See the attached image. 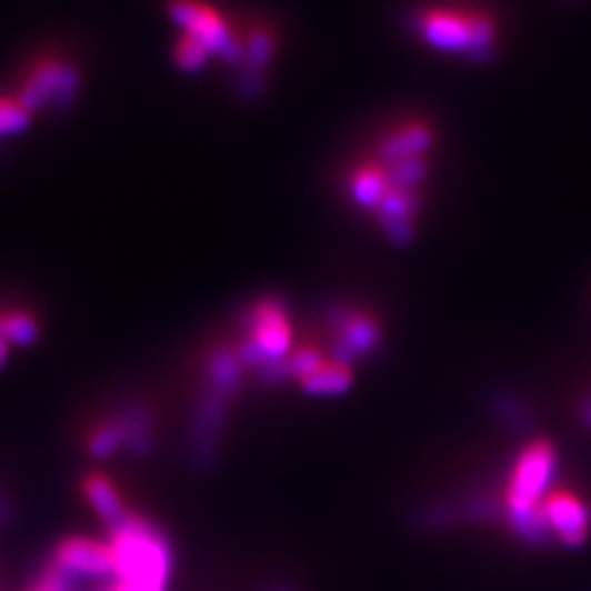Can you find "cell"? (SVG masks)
<instances>
[{
  "label": "cell",
  "mask_w": 591,
  "mask_h": 591,
  "mask_svg": "<svg viewBox=\"0 0 591 591\" xmlns=\"http://www.w3.org/2000/svg\"><path fill=\"white\" fill-rule=\"evenodd\" d=\"M412 27L430 51L480 67L498 58L504 38L502 22L489 7L462 0L421 7Z\"/></svg>",
  "instance_id": "cell-1"
},
{
  "label": "cell",
  "mask_w": 591,
  "mask_h": 591,
  "mask_svg": "<svg viewBox=\"0 0 591 591\" xmlns=\"http://www.w3.org/2000/svg\"><path fill=\"white\" fill-rule=\"evenodd\" d=\"M114 585L110 591H167L173 554L167 537L148 519L128 515L110 528Z\"/></svg>",
  "instance_id": "cell-2"
},
{
  "label": "cell",
  "mask_w": 591,
  "mask_h": 591,
  "mask_svg": "<svg viewBox=\"0 0 591 591\" xmlns=\"http://www.w3.org/2000/svg\"><path fill=\"white\" fill-rule=\"evenodd\" d=\"M248 340L237 355L248 369L266 370L292 355V324L279 300H259L248 313Z\"/></svg>",
  "instance_id": "cell-3"
},
{
  "label": "cell",
  "mask_w": 591,
  "mask_h": 591,
  "mask_svg": "<svg viewBox=\"0 0 591 591\" xmlns=\"http://www.w3.org/2000/svg\"><path fill=\"white\" fill-rule=\"evenodd\" d=\"M169 16L184 36L202 42L211 56L220 58L226 64L243 60V42H239L228 20L213 4L204 0H171Z\"/></svg>",
  "instance_id": "cell-4"
},
{
  "label": "cell",
  "mask_w": 591,
  "mask_h": 591,
  "mask_svg": "<svg viewBox=\"0 0 591 591\" xmlns=\"http://www.w3.org/2000/svg\"><path fill=\"white\" fill-rule=\"evenodd\" d=\"M81 86L79 71L60 58H42L31 67L20 86L18 101L33 114L47 106L64 108L73 101Z\"/></svg>",
  "instance_id": "cell-5"
},
{
  "label": "cell",
  "mask_w": 591,
  "mask_h": 591,
  "mask_svg": "<svg viewBox=\"0 0 591 591\" xmlns=\"http://www.w3.org/2000/svg\"><path fill=\"white\" fill-rule=\"evenodd\" d=\"M557 478V451L550 443L530 444L513 469L507 507H543Z\"/></svg>",
  "instance_id": "cell-6"
},
{
  "label": "cell",
  "mask_w": 591,
  "mask_h": 591,
  "mask_svg": "<svg viewBox=\"0 0 591 591\" xmlns=\"http://www.w3.org/2000/svg\"><path fill=\"white\" fill-rule=\"evenodd\" d=\"M53 568L77 579H114V557L110 543L86 537H69L53 552Z\"/></svg>",
  "instance_id": "cell-7"
},
{
  "label": "cell",
  "mask_w": 591,
  "mask_h": 591,
  "mask_svg": "<svg viewBox=\"0 0 591 591\" xmlns=\"http://www.w3.org/2000/svg\"><path fill=\"white\" fill-rule=\"evenodd\" d=\"M333 327L338 338L331 347V362L340 367H351L355 360L372 353L379 344V324L364 313H353L349 309L333 311Z\"/></svg>",
  "instance_id": "cell-8"
},
{
  "label": "cell",
  "mask_w": 591,
  "mask_h": 591,
  "mask_svg": "<svg viewBox=\"0 0 591 591\" xmlns=\"http://www.w3.org/2000/svg\"><path fill=\"white\" fill-rule=\"evenodd\" d=\"M437 148V130L425 119H410L390 128L379 146L377 158L381 162H397L408 158H430Z\"/></svg>",
  "instance_id": "cell-9"
},
{
  "label": "cell",
  "mask_w": 591,
  "mask_h": 591,
  "mask_svg": "<svg viewBox=\"0 0 591 591\" xmlns=\"http://www.w3.org/2000/svg\"><path fill=\"white\" fill-rule=\"evenodd\" d=\"M543 515L552 534L568 548H581L590 537V507L572 493H552L543 502Z\"/></svg>",
  "instance_id": "cell-10"
},
{
  "label": "cell",
  "mask_w": 591,
  "mask_h": 591,
  "mask_svg": "<svg viewBox=\"0 0 591 591\" xmlns=\"http://www.w3.org/2000/svg\"><path fill=\"white\" fill-rule=\"evenodd\" d=\"M230 399L222 394L207 390L202 397L196 421H193V434H191V455L200 467H209L218 455V444L222 437L223 421L228 412Z\"/></svg>",
  "instance_id": "cell-11"
},
{
  "label": "cell",
  "mask_w": 591,
  "mask_h": 591,
  "mask_svg": "<svg viewBox=\"0 0 591 591\" xmlns=\"http://www.w3.org/2000/svg\"><path fill=\"white\" fill-rule=\"evenodd\" d=\"M392 189L388 167L377 158L358 164L349 178V196L362 209L374 213Z\"/></svg>",
  "instance_id": "cell-12"
},
{
  "label": "cell",
  "mask_w": 591,
  "mask_h": 591,
  "mask_svg": "<svg viewBox=\"0 0 591 591\" xmlns=\"http://www.w3.org/2000/svg\"><path fill=\"white\" fill-rule=\"evenodd\" d=\"M83 493H86L92 511L108 528L119 525L123 519L130 515L119 491L114 489V484L106 475H99V473L88 475L83 482Z\"/></svg>",
  "instance_id": "cell-13"
},
{
  "label": "cell",
  "mask_w": 591,
  "mask_h": 591,
  "mask_svg": "<svg viewBox=\"0 0 591 591\" xmlns=\"http://www.w3.org/2000/svg\"><path fill=\"white\" fill-rule=\"evenodd\" d=\"M207 381H209V390L222 394L226 399H232L241 390V381H243V364L239 355L230 349L216 351L209 358Z\"/></svg>",
  "instance_id": "cell-14"
},
{
  "label": "cell",
  "mask_w": 591,
  "mask_h": 591,
  "mask_svg": "<svg viewBox=\"0 0 591 591\" xmlns=\"http://www.w3.org/2000/svg\"><path fill=\"white\" fill-rule=\"evenodd\" d=\"M119 423L123 428L126 437V449L132 458H148L151 447H153V419L151 412L143 405H132L128 408L121 417Z\"/></svg>",
  "instance_id": "cell-15"
},
{
  "label": "cell",
  "mask_w": 591,
  "mask_h": 591,
  "mask_svg": "<svg viewBox=\"0 0 591 591\" xmlns=\"http://www.w3.org/2000/svg\"><path fill=\"white\" fill-rule=\"evenodd\" d=\"M507 518L519 539L530 545H545L552 539L543 507H507Z\"/></svg>",
  "instance_id": "cell-16"
},
{
  "label": "cell",
  "mask_w": 591,
  "mask_h": 591,
  "mask_svg": "<svg viewBox=\"0 0 591 591\" xmlns=\"http://www.w3.org/2000/svg\"><path fill=\"white\" fill-rule=\"evenodd\" d=\"M351 385H353L351 370L333 364V362L300 381V388L304 390V394H311V397H340V394H347Z\"/></svg>",
  "instance_id": "cell-17"
},
{
  "label": "cell",
  "mask_w": 591,
  "mask_h": 591,
  "mask_svg": "<svg viewBox=\"0 0 591 591\" xmlns=\"http://www.w3.org/2000/svg\"><path fill=\"white\" fill-rule=\"evenodd\" d=\"M0 335L11 347H31L40 338V327L33 315L24 311H9L0 315Z\"/></svg>",
  "instance_id": "cell-18"
},
{
  "label": "cell",
  "mask_w": 591,
  "mask_h": 591,
  "mask_svg": "<svg viewBox=\"0 0 591 591\" xmlns=\"http://www.w3.org/2000/svg\"><path fill=\"white\" fill-rule=\"evenodd\" d=\"M277 56V38L270 29H254L243 42V62L252 71H263Z\"/></svg>",
  "instance_id": "cell-19"
},
{
  "label": "cell",
  "mask_w": 591,
  "mask_h": 591,
  "mask_svg": "<svg viewBox=\"0 0 591 591\" xmlns=\"http://www.w3.org/2000/svg\"><path fill=\"white\" fill-rule=\"evenodd\" d=\"M126 444V437H123V428L117 421H110V423H103L99 425L92 437L88 439V453L97 460H108L112 458L121 447Z\"/></svg>",
  "instance_id": "cell-20"
},
{
  "label": "cell",
  "mask_w": 591,
  "mask_h": 591,
  "mask_svg": "<svg viewBox=\"0 0 591 591\" xmlns=\"http://www.w3.org/2000/svg\"><path fill=\"white\" fill-rule=\"evenodd\" d=\"M173 60L182 73H200L209 64L211 51L202 42H198L196 38L182 33L180 42L173 49Z\"/></svg>",
  "instance_id": "cell-21"
},
{
  "label": "cell",
  "mask_w": 591,
  "mask_h": 591,
  "mask_svg": "<svg viewBox=\"0 0 591 591\" xmlns=\"http://www.w3.org/2000/svg\"><path fill=\"white\" fill-rule=\"evenodd\" d=\"M33 114L18 99H0V139L29 130Z\"/></svg>",
  "instance_id": "cell-22"
},
{
  "label": "cell",
  "mask_w": 591,
  "mask_h": 591,
  "mask_svg": "<svg viewBox=\"0 0 591 591\" xmlns=\"http://www.w3.org/2000/svg\"><path fill=\"white\" fill-rule=\"evenodd\" d=\"M73 577H69V574H64L62 570L49 565V568L44 570V574L40 577L38 588L33 591H73Z\"/></svg>",
  "instance_id": "cell-23"
},
{
  "label": "cell",
  "mask_w": 591,
  "mask_h": 591,
  "mask_svg": "<svg viewBox=\"0 0 591 591\" xmlns=\"http://www.w3.org/2000/svg\"><path fill=\"white\" fill-rule=\"evenodd\" d=\"M498 412H500L509 423H513V425H518V428H528V419H525V414H523V408L519 405L513 397H507V394L500 397V399H498Z\"/></svg>",
  "instance_id": "cell-24"
},
{
  "label": "cell",
  "mask_w": 591,
  "mask_h": 591,
  "mask_svg": "<svg viewBox=\"0 0 591 591\" xmlns=\"http://www.w3.org/2000/svg\"><path fill=\"white\" fill-rule=\"evenodd\" d=\"M495 513L493 504L487 502V500H473L471 504H467V515L475 519L491 518Z\"/></svg>",
  "instance_id": "cell-25"
},
{
  "label": "cell",
  "mask_w": 591,
  "mask_h": 591,
  "mask_svg": "<svg viewBox=\"0 0 591 591\" xmlns=\"http://www.w3.org/2000/svg\"><path fill=\"white\" fill-rule=\"evenodd\" d=\"M9 351H11V344L0 335V370L4 369V364L9 360Z\"/></svg>",
  "instance_id": "cell-26"
},
{
  "label": "cell",
  "mask_w": 591,
  "mask_h": 591,
  "mask_svg": "<svg viewBox=\"0 0 591 591\" xmlns=\"http://www.w3.org/2000/svg\"><path fill=\"white\" fill-rule=\"evenodd\" d=\"M581 417H583V421H585V425H590L591 428V399L583 405V412H581Z\"/></svg>",
  "instance_id": "cell-27"
},
{
  "label": "cell",
  "mask_w": 591,
  "mask_h": 591,
  "mask_svg": "<svg viewBox=\"0 0 591 591\" xmlns=\"http://www.w3.org/2000/svg\"><path fill=\"white\" fill-rule=\"evenodd\" d=\"M266 591H296L294 588H290V585H283V583H274V585H270L268 590Z\"/></svg>",
  "instance_id": "cell-28"
}]
</instances>
